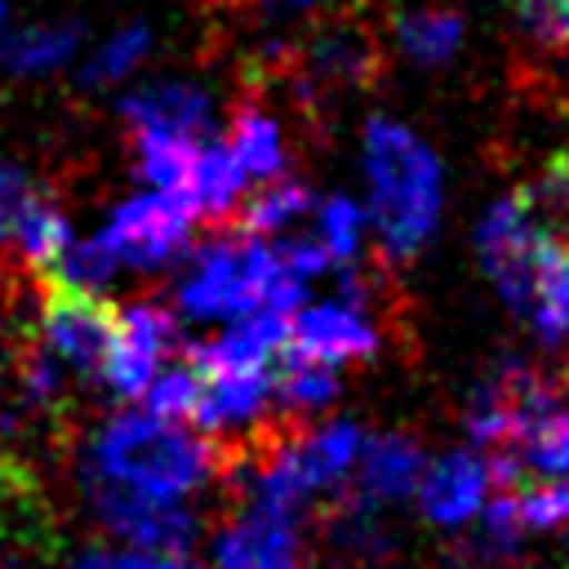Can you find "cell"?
Segmentation results:
<instances>
[{
	"mask_svg": "<svg viewBox=\"0 0 569 569\" xmlns=\"http://www.w3.org/2000/svg\"><path fill=\"white\" fill-rule=\"evenodd\" d=\"M231 156L236 164L244 169V178H280L284 169V138H280V124L253 107V102H240L236 116H231Z\"/></svg>",
	"mask_w": 569,
	"mask_h": 569,
	"instance_id": "19",
	"label": "cell"
},
{
	"mask_svg": "<svg viewBox=\"0 0 569 569\" xmlns=\"http://www.w3.org/2000/svg\"><path fill=\"white\" fill-rule=\"evenodd\" d=\"M191 569H196V565H191Z\"/></svg>",
	"mask_w": 569,
	"mask_h": 569,
	"instance_id": "34",
	"label": "cell"
},
{
	"mask_svg": "<svg viewBox=\"0 0 569 569\" xmlns=\"http://www.w3.org/2000/svg\"><path fill=\"white\" fill-rule=\"evenodd\" d=\"M489 485L493 480H489L485 458L453 449V453H440L431 467H422V476H418L413 489H418L422 516L431 525H440V529H453V525H467L485 507Z\"/></svg>",
	"mask_w": 569,
	"mask_h": 569,
	"instance_id": "12",
	"label": "cell"
},
{
	"mask_svg": "<svg viewBox=\"0 0 569 569\" xmlns=\"http://www.w3.org/2000/svg\"><path fill=\"white\" fill-rule=\"evenodd\" d=\"M302 280L280 262L276 244L262 236L231 231L196 249L191 267L178 280V311L187 320H236L249 311H293Z\"/></svg>",
	"mask_w": 569,
	"mask_h": 569,
	"instance_id": "2",
	"label": "cell"
},
{
	"mask_svg": "<svg viewBox=\"0 0 569 569\" xmlns=\"http://www.w3.org/2000/svg\"><path fill=\"white\" fill-rule=\"evenodd\" d=\"M222 467V449L178 418L120 409L102 418L80 449V480L120 485L147 498H191Z\"/></svg>",
	"mask_w": 569,
	"mask_h": 569,
	"instance_id": "1",
	"label": "cell"
},
{
	"mask_svg": "<svg viewBox=\"0 0 569 569\" xmlns=\"http://www.w3.org/2000/svg\"><path fill=\"white\" fill-rule=\"evenodd\" d=\"M67 569H191V560L164 551H138V547H89L71 556Z\"/></svg>",
	"mask_w": 569,
	"mask_h": 569,
	"instance_id": "29",
	"label": "cell"
},
{
	"mask_svg": "<svg viewBox=\"0 0 569 569\" xmlns=\"http://www.w3.org/2000/svg\"><path fill=\"white\" fill-rule=\"evenodd\" d=\"M356 502L365 507H382V502H400L405 493H413L418 476H422V449L409 436H373L360 445L356 458Z\"/></svg>",
	"mask_w": 569,
	"mask_h": 569,
	"instance_id": "16",
	"label": "cell"
},
{
	"mask_svg": "<svg viewBox=\"0 0 569 569\" xmlns=\"http://www.w3.org/2000/svg\"><path fill=\"white\" fill-rule=\"evenodd\" d=\"M22 333L27 329H9L0 320V413L9 405H18V351H22Z\"/></svg>",
	"mask_w": 569,
	"mask_h": 569,
	"instance_id": "30",
	"label": "cell"
},
{
	"mask_svg": "<svg viewBox=\"0 0 569 569\" xmlns=\"http://www.w3.org/2000/svg\"><path fill=\"white\" fill-rule=\"evenodd\" d=\"M31 191H36V178L22 164L0 156V271H22L9 258V236H13V222H18L22 204L31 200Z\"/></svg>",
	"mask_w": 569,
	"mask_h": 569,
	"instance_id": "28",
	"label": "cell"
},
{
	"mask_svg": "<svg viewBox=\"0 0 569 569\" xmlns=\"http://www.w3.org/2000/svg\"><path fill=\"white\" fill-rule=\"evenodd\" d=\"M9 556H13V547H9V538H4V529H0V569H9Z\"/></svg>",
	"mask_w": 569,
	"mask_h": 569,
	"instance_id": "31",
	"label": "cell"
},
{
	"mask_svg": "<svg viewBox=\"0 0 569 569\" xmlns=\"http://www.w3.org/2000/svg\"><path fill=\"white\" fill-rule=\"evenodd\" d=\"M84 27L71 18L58 22H31V27H4L0 31V80H40L62 71L80 53Z\"/></svg>",
	"mask_w": 569,
	"mask_h": 569,
	"instance_id": "14",
	"label": "cell"
},
{
	"mask_svg": "<svg viewBox=\"0 0 569 569\" xmlns=\"http://www.w3.org/2000/svg\"><path fill=\"white\" fill-rule=\"evenodd\" d=\"M280 9H302V4H311V0H276Z\"/></svg>",
	"mask_w": 569,
	"mask_h": 569,
	"instance_id": "32",
	"label": "cell"
},
{
	"mask_svg": "<svg viewBox=\"0 0 569 569\" xmlns=\"http://www.w3.org/2000/svg\"><path fill=\"white\" fill-rule=\"evenodd\" d=\"M516 462L520 476L533 480H569V400L556 391L551 400H542L520 431L511 436L507 449H498Z\"/></svg>",
	"mask_w": 569,
	"mask_h": 569,
	"instance_id": "15",
	"label": "cell"
},
{
	"mask_svg": "<svg viewBox=\"0 0 569 569\" xmlns=\"http://www.w3.org/2000/svg\"><path fill=\"white\" fill-rule=\"evenodd\" d=\"M84 502L93 511V520L120 538L124 547L138 551H164V556H182L196 542V511L187 507V498H147L120 485H102V480H80Z\"/></svg>",
	"mask_w": 569,
	"mask_h": 569,
	"instance_id": "7",
	"label": "cell"
},
{
	"mask_svg": "<svg viewBox=\"0 0 569 569\" xmlns=\"http://www.w3.org/2000/svg\"><path fill=\"white\" fill-rule=\"evenodd\" d=\"M240 191H244V169L236 164L231 147L227 142H200L191 173L182 182V200H187L191 218L227 222L240 204Z\"/></svg>",
	"mask_w": 569,
	"mask_h": 569,
	"instance_id": "17",
	"label": "cell"
},
{
	"mask_svg": "<svg viewBox=\"0 0 569 569\" xmlns=\"http://www.w3.org/2000/svg\"><path fill=\"white\" fill-rule=\"evenodd\" d=\"M458 40H462V18L449 13V9H418V13L400 18V44L422 67L449 62Z\"/></svg>",
	"mask_w": 569,
	"mask_h": 569,
	"instance_id": "24",
	"label": "cell"
},
{
	"mask_svg": "<svg viewBox=\"0 0 569 569\" xmlns=\"http://www.w3.org/2000/svg\"><path fill=\"white\" fill-rule=\"evenodd\" d=\"M360 231H365V213L347 200V196H329L325 204H320V213H316V244L325 249V258L329 262H356V253H360Z\"/></svg>",
	"mask_w": 569,
	"mask_h": 569,
	"instance_id": "25",
	"label": "cell"
},
{
	"mask_svg": "<svg viewBox=\"0 0 569 569\" xmlns=\"http://www.w3.org/2000/svg\"><path fill=\"white\" fill-rule=\"evenodd\" d=\"M311 209V191L298 182V178H267L262 191H253L249 200L236 204V231H249V236H280L284 227H293L302 213Z\"/></svg>",
	"mask_w": 569,
	"mask_h": 569,
	"instance_id": "21",
	"label": "cell"
},
{
	"mask_svg": "<svg viewBox=\"0 0 569 569\" xmlns=\"http://www.w3.org/2000/svg\"><path fill=\"white\" fill-rule=\"evenodd\" d=\"M196 391H200V373L182 360V365H160L151 373V382L142 387V409L160 413V418H178L187 422L191 418V405H196Z\"/></svg>",
	"mask_w": 569,
	"mask_h": 569,
	"instance_id": "26",
	"label": "cell"
},
{
	"mask_svg": "<svg viewBox=\"0 0 569 569\" xmlns=\"http://www.w3.org/2000/svg\"><path fill=\"white\" fill-rule=\"evenodd\" d=\"M284 347L320 365H347V360H369L378 351V329L356 307V298H333L298 311L284 329Z\"/></svg>",
	"mask_w": 569,
	"mask_h": 569,
	"instance_id": "10",
	"label": "cell"
},
{
	"mask_svg": "<svg viewBox=\"0 0 569 569\" xmlns=\"http://www.w3.org/2000/svg\"><path fill=\"white\" fill-rule=\"evenodd\" d=\"M516 18L538 49H569V0H516Z\"/></svg>",
	"mask_w": 569,
	"mask_h": 569,
	"instance_id": "27",
	"label": "cell"
},
{
	"mask_svg": "<svg viewBox=\"0 0 569 569\" xmlns=\"http://www.w3.org/2000/svg\"><path fill=\"white\" fill-rule=\"evenodd\" d=\"M191 209L178 191H164V187H147L129 200H120L107 218V227H98L102 244L111 249V258L120 267H133V271H160L169 267L182 249H187V236H191Z\"/></svg>",
	"mask_w": 569,
	"mask_h": 569,
	"instance_id": "6",
	"label": "cell"
},
{
	"mask_svg": "<svg viewBox=\"0 0 569 569\" xmlns=\"http://www.w3.org/2000/svg\"><path fill=\"white\" fill-rule=\"evenodd\" d=\"M4 27H9V4L0 0V31H4Z\"/></svg>",
	"mask_w": 569,
	"mask_h": 569,
	"instance_id": "33",
	"label": "cell"
},
{
	"mask_svg": "<svg viewBox=\"0 0 569 569\" xmlns=\"http://www.w3.org/2000/svg\"><path fill=\"white\" fill-rule=\"evenodd\" d=\"M151 53V27L147 22H124L120 31H111L80 67V84L84 89H111L124 76H133L142 67V58Z\"/></svg>",
	"mask_w": 569,
	"mask_h": 569,
	"instance_id": "23",
	"label": "cell"
},
{
	"mask_svg": "<svg viewBox=\"0 0 569 569\" xmlns=\"http://www.w3.org/2000/svg\"><path fill=\"white\" fill-rule=\"evenodd\" d=\"M276 360H280V369L271 373V400H280V409H284L289 422H302L307 413H320L338 396L333 365H320V360L298 356L289 347Z\"/></svg>",
	"mask_w": 569,
	"mask_h": 569,
	"instance_id": "18",
	"label": "cell"
},
{
	"mask_svg": "<svg viewBox=\"0 0 569 569\" xmlns=\"http://www.w3.org/2000/svg\"><path fill=\"white\" fill-rule=\"evenodd\" d=\"M365 173L382 249L391 258H413L436 231L445 191L431 147L413 129L378 116L365 124Z\"/></svg>",
	"mask_w": 569,
	"mask_h": 569,
	"instance_id": "3",
	"label": "cell"
},
{
	"mask_svg": "<svg viewBox=\"0 0 569 569\" xmlns=\"http://www.w3.org/2000/svg\"><path fill=\"white\" fill-rule=\"evenodd\" d=\"M267 405H271V369H209L200 373L191 422L200 431H236L262 422Z\"/></svg>",
	"mask_w": 569,
	"mask_h": 569,
	"instance_id": "13",
	"label": "cell"
},
{
	"mask_svg": "<svg viewBox=\"0 0 569 569\" xmlns=\"http://www.w3.org/2000/svg\"><path fill=\"white\" fill-rule=\"evenodd\" d=\"M302 67H307L320 84H360L365 71L373 67L369 36H365L360 27H325L320 36H311Z\"/></svg>",
	"mask_w": 569,
	"mask_h": 569,
	"instance_id": "20",
	"label": "cell"
},
{
	"mask_svg": "<svg viewBox=\"0 0 569 569\" xmlns=\"http://www.w3.org/2000/svg\"><path fill=\"white\" fill-rule=\"evenodd\" d=\"M529 316L542 329V338H551V342L569 338V236L565 231L547 244V258L538 267Z\"/></svg>",
	"mask_w": 569,
	"mask_h": 569,
	"instance_id": "22",
	"label": "cell"
},
{
	"mask_svg": "<svg viewBox=\"0 0 569 569\" xmlns=\"http://www.w3.org/2000/svg\"><path fill=\"white\" fill-rule=\"evenodd\" d=\"M120 120L129 138H204L209 93L191 80H151L120 98Z\"/></svg>",
	"mask_w": 569,
	"mask_h": 569,
	"instance_id": "11",
	"label": "cell"
},
{
	"mask_svg": "<svg viewBox=\"0 0 569 569\" xmlns=\"http://www.w3.org/2000/svg\"><path fill=\"white\" fill-rule=\"evenodd\" d=\"M116 333V307L102 302V293L67 289V284H40V307L31 316L27 338L44 347L71 382H98L102 360L111 351Z\"/></svg>",
	"mask_w": 569,
	"mask_h": 569,
	"instance_id": "5",
	"label": "cell"
},
{
	"mask_svg": "<svg viewBox=\"0 0 569 569\" xmlns=\"http://www.w3.org/2000/svg\"><path fill=\"white\" fill-rule=\"evenodd\" d=\"M213 569H302V542L293 516L271 507H244L213 538Z\"/></svg>",
	"mask_w": 569,
	"mask_h": 569,
	"instance_id": "9",
	"label": "cell"
},
{
	"mask_svg": "<svg viewBox=\"0 0 569 569\" xmlns=\"http://www.w3.org/2000/svg\"><path fill=\"white\" fill-rule=\"evenodd\" d=\"M560 231L547 222V213L538 209V200L525 191H511L502 200H493L476 227V253L480 267L489 271V280L498 284V293L529 316L533 307V284H538V267L547 258V244Z\"/></svg>",
	"mask_w": 569,
	"mask_h": 569,
	"instance_id": "4",
	"label": "cell"
},
{
	"mask_svg": "<svg viewBox=\"0 0 569 569\" xmlns=\"http://www.w3.org/2000/svg\"><path fill=\"white\" fill-rule=\"evenodd\" d=\"M178 342V316L160 302H129L116 311L111 351L102 360L98 387L116 400H138L151 373L164 365V351Z\"/></svg>",
	"mask_w": 569,
	"mask_h": 569,
	"instance_id": "8",
	"label": "cell"
}]
</instances>
